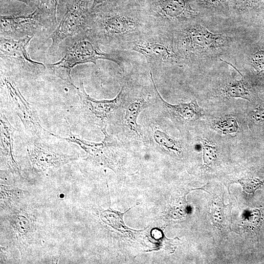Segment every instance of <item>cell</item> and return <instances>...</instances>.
Wrapping results in <instances>:
<instances>
[{"mask_svg": "<svg viewBox=\"0 0 264 264\" xmlns=\"http://www.w3.org/2000/svg\"><path fill=\"white\" fill-rule=\"evenodd\" d=\"M90 12L91 31L100 44L114 49L154 27L143 8L129 0H115Z\"/></svg>", "mask_w": 264, "mask_h": 264, "instance_id": "obj_1", "label": "cell"}, {"mask_svg": "<svg viewBox=\"0 0 264 264\" xmlns=\"http://www.w3.org/2000/svg\"><path fill=\"white\" fill-rule=\"evenodd\" d=\"M99 45L90 29L69 37L61 43L57 49L62 55L61 60L55 63L45 64L46 69L76 88L70 76L76 65L92 63L97 66V60L103 59L113 62L123 69L119 55L103 51Z\"/></svg>", "mask_w": 264, "mask_h": 264, "instance_id": "obj_2", "label": "cell"}, {"mask_svg": "<svg viewBox=\"0 0 264 264\" xmlns=\"http://www.w3.org/2000/svg\"><path fill=\"white\" fill-rule=\"evenodd\" d=\"M117 49L142 54L145 57L151 71L186 66L175 46L173 32L161 28L153 27L120 44Z\"/></svg>", "mask_w": 264, "mask_h": 264, "instance_id": "obj_3", "label": "cell"}, {"mask_svg": "<svg viewBox=\"0 0 264 264\" xmlns=\"http://www.w3.org/2000/svg\"><path fill=\"white\" fill-rule=\"evenodd\" d=\"M173 33L175 46L185 65L222 51L230 41L227 36L211 32L198 20L181 26Z\"/></svg>", "mask_w": 264, "mask_h": 264, "instance_id": "obj_4", "label": "cell"}, {"mask_svg": "<svg viewBox=\"0 0 264 264\" xmlns=\"http://www.w3.org/2000/svg\"><path fill=\"white\" fill-rule=\"evenodd\" d=\"M0 36L19 40L52 33L57 24L56 15L40 3L29 14L0 15Z\"/></svg>", "mask_w": 264, "mask_h": 264, "instance_id": "obj_5", "label": "cell"}, {"mask_svg": "<svg viewBox=\"0 0 264 264\" xmlns=\"http://www.w3.org/2000/svg\"><path fill=\"white\" fill-rule=\"evenodd\" d=\"M143 8L154 27L172 32L201 14L193 0H146Z\"/></svg>", "mask_w": 264, "mask_h": 264, "instance_id": "obj_6", "label": "cell"}, {"mask_svg": "<svg viewBox=\"0 0 264 264\" xmlns=\"http://www.w3.org/2000/svg\"><path fill=\"white\" fill-rule=\"evenodd\" d=\"M90 0H66V11L55 30L50 34L52 43L49 53L57 51L66 38L90 28L92 16L88 9Z\"/></svg>", "mask_w": 264, "mask_h": 264, "instance_id": "obj_7", "label": "cell"}, {"mask_svg": "<svg viewBox=\"0 0 264 264\" xmlns=\"http://www.w3.org/2000/svg\"><path fill=\"white\" fill-rule=\"evenodd\" d=\"M32 38L28 36L14 40L0 36V66L37 72L46 69L45 64L32 60L27 52Z\"/></svg>", "mask_w": 264, "mask_h": 264, "instance_id": "obj_8", "label": "cell"}, {"mask_svg": "<svg viewBox=\"0 0 264 264\" xmlns=\"http://www.w3.org/2000/svg\"><path fill=\"white\" fill-rule=\"evenodd\" d=\"M82 104L97 117L101 119L107 118L113 112L125 97L123 88L116 97L112 100H97L91 98L85 90L83 83L76 88Z\"/></svg>", "mask_w": 264, "mask_h": 264, "instance_id": "obj_9", "label": "cell"}, {"mask_svg": "<svg viewBox=\"0 0 264 264\" xmlns=\"http://www.w3.org/2000/svg\"><path fill=\"white\" fill-rule=\"evenodd\" d=\"M158 96L168 113L179 121H195L203 115V110L198 105L195 99L189 103L172 105L166 102L159 92Z\"/></svg>", "mask_w": 264, "mask_h": 264, "instance_id": "obj_10", "label": "cell"}, {"mask_svg": "<svg viewBox=\"0 0 264 264\" xmlns=\"http://www.w3.org/2000/svg\"><path fill=\"white\" fill-rule=\"evenodd\" d=\"M148 107L147 102L143 98L134 99L127 108L125 119L129 128L137 136L140 135L137 118L139 113Z\"/></svg>", "mask_w": 264, "mask_h": 264, "instance_id": "obj_11", "label": "cell"}, {"mask_svg": "<svg viewBox=\"0 0 264 264\" xmlns=\"http://www.w3.org/2000/svg\"><path fill=\"white\" fill-rule=\"evenodd\" d=\"M198 8L217 13L227 14L232 11V0H193Z\"/></svg>", "mask_w": 264, "mask_h": 264, "instance_id": "obj_12", "label": "cell"}, {"mask_svg": "<svg viewBox=\"0 0 264 264\" xmlns=\"http://www.w3.org/2000/svg\"><path fill=\"white\" fill-rule=\"evenodd\" d=\"M222 92L227 97L241 98L250 100V91L244 81L243 78L226 84L222 89Z\"/></svg>", "mask_w": 264, "mask_h": 264, "instance_id": "obj_13", "label": "cell"}, {"mask_svg": "<svg viewBox=\"0 0 264 264\" xmlns=\"http://www.w3.org/2000/svg\"><path fill=\"white\" fill-rule=\"evenodd\" d=\"M155 141L162 147L176 155L182 153V148L180 144L164 132L156 130L154 133Z\"/></svg>", "mask_w": 264, "mask_h": 264, "instance_id": "obj_14", "label": "cell"}, {"mask_svg": "<svg viewBox=\"0 0 264 264\" xmlns=\"http://www.w3.org/2000/svg\"><path fill=\"white\" fill-rule=\"evenodd\" d=\"M213 127L215 130L223 134L236 132L239 129L236 120L233 117L219 119L214 122Z\"/></svg>", "mask_w": 264, "mask_h": 264, "instance_id": "obj_15", "label": "cell"}, {"mask_svg": "<svg viewBox=\"0 0 264 264\" xmlns=\"http://www.w3.org/2000/svg\"><path fill=\"white\" fill-rule=\"evenodd\" d=\"M264 1V0H232V11L242 15L250 11Z\"/></svg>", "mask_w": 264, "mask_h": 264, "instance_id": "obj_16", "label": "cell"}, {"mask_svg": "<svg viewBox=\"0 0 264 264\" xmlns=\"http://www.w3.org/2000/svg\"><path fill=\"white\" fill-rule=\"evenodd\" d=\"M200 142L202 148L204 163L206 166H209L217 158L216 147L204 139H200Z\"/></svg>", "mask_w": 264, "mask_h": 264, "instance_id": "obj_17", "label": "cell"}, {"mask_svg": "<svg viewBox=\"0 0 264 264\" xmlns=\"http://www.w3.org/2000/svg\"><path fill=\"white\" fill-rule=\"evenodd\" d=\"M250 64L258 75L264 74V49H257L250 57Z\"/></svg>", "mask_w": 264, "mask_h": 264, "instance_id": "obj_18", "label": "cell"}, {"mask_svg": "<svg viewBox=\"0 0 264 264\" xmlns=\"http://www.w3.org/2000/svg\"><path fill=\"white\" fill-rule=\"evenodd\" d=\"M238 181L242 185L243 189L248 193H252L260 186L261 181L254 178L241 179Z\"/></svg>", "mask_w": 264, "mask_h": 264, "instance_id": "obj_19", "label": "cell"}, {"mask_svg": "<svg viewBox=\"0 0 264 264\" xmlns=\"http://www.w3.org/2000/svg\"><path fill=\"white\" fill-rule=\"evenodd\" d=\"M42 3L49 8L54 14L56 15L57 7L59 0H38Z\"/></svg>", "mask_w": 264, "mask_h": 264, "instance_id": "obj_20", "label": "cell"}, {"mask_svg": "<svg viewBox=\"0 0 264 264\" xmlns=\"http://www.w3.org/2000/svg\"><path fill=\"white\" fill-rule=\"evenodd\" d=\"M253 117L259 122H264V107H258L254 110Z\"/></svg>", "mask_w": 264, "mask_h": 264, "instance_id": "obj_21", "label": "cell"}, {"mask_svg": "<svg viewBox=\"0 0 264 264\" xmlns=\"http://www.w3.org/2000/svg\"><path fill=\"white\" fill-rule=\"evenodd\" d=\"M114 0H93L92 6H91L90 9V11L93 10L98 6L109 3Z\"/></svg>", "mask_w": 264, "mask_h": 264, "instance_id": "obj_22", "label": "cell"}, {"mask_svg": "<svg viewBox=\"0 0 264 264\" xmlns=\"http://www.w3.org/2000/svg\"><path fill=\"white\" fill-rule=\"evenodd\" d=\"M17 0L19 1L24 3L30 6H33L34 5H37V6L40 4H38V0Z\"/></svg>", "mask_w": 264, "mask_h": 264, "instance_id": "obj_23", "label": "cell"}, {"mask_svg": "<svg viewBox=\"0 0 264 264\" xmlns=\"http://www.w3.org/2000/svg\"><path fill=\"white\" fill-rule=\"evenodd\" d=\"M143 8L146 0H129Z\"/></svg>", "mask_w": 264, "mask_h": 264, "instance_id": "obj_24", "label": "cell"}]
</instances>
